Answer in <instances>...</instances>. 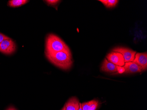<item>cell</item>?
<instances>
[{"label":"cell","mask_w":147,"mask_h":110,"mask_svg":"<svg viewBox=\"0 0 147 110\" xmlns=\"http://www.w3.org/2000/svg\"><path fill=\"white\" fill-rule=\"evenodd\" d=\"M123 67L125 68V73H135L142 72L144 71L141 67L134 62L125 63Z\"/></svg>","instance_id":"cell-7"},{"label":"cell","mask_w":147,"mask_h":110,"mask_svg":"<svg viewBox=\"0 0 147 110\" xmlns=\"http://www.w3.org/2000/svg\"><path fill=\"white\" fill-rule=\"evenodd\" d=\"M6 110H16V109L15 108H14V107H13L11 106L9 107Z\"/></svg>","instance_id":"cell-17"},{"label":"cell","mask_w":147,"mask_h":110,"mask_svg":"<svg viewBox=\"0 0 147 110\" xmlns=\"http://www.w3.org/2000/svg\"><path fill=\"white\" fill-rule=\"evenodd\" d=\"M62 110H66V108H65V106H64L63 107V109H62Z\"/></svg>","instance_id":"cell-19"},{"label":"cell","mask_w":147,"mask_h":110,"mask_svg":"<svg viewBox=\"0 0 147 110\" xmlns=\"http://www.w3.org/2000/svg\"><path fill=\"white\" fill-rule=\"evenodd\" d=\"M113 52L120 53L123 57L124 62L128 63L133 62L135 58L136 52L133 51L128 48L118 47L113 49Z\"/></svg>","instance_id":"cell-4"},{"label":"cell","mask_w":147,"mask_h":110,"mask_svg":"<svg viewBox=\"0 0 147 110\" xmlns=\"http://www.w3.org/2000/svg\"><path fill=\"white\" fill-rule=\"evenodd\" d=\"M27 0H11L9 1L8 5L13 8H16L25 5L29 2Z\"/></svg>","instance_id":"cell-10"},{"label":"cell","mask_w":147,"mask_h":110,"mask_svg":"<svg viewBox=\"0 0 147 110\" xmlns=\"http://www.w3.org/2000/svg\"><path fill=\"white\" fill-rule=\"evenodd\" d=\"M45 54L51 63L63 70H69L72 66V57L71 51H61L51 53H45Z\"/></svg>","instance_id":"cell-1"},{"label":"cell","mask_w":147,"mask_h":110,"mask_svg":"<svg viewBox=\"0 0 147 110\" xmlns=\"http://www.w3.org/2000/svg\"><path fill=\"white\" fill-rule=\"evenodd\" d=\"M117 72L119 74L124 73L125 72V68L123 67L117 66Z\"/></svg>","instance_id":"cell-15"},{"label":"cell","mask_w":147,"mask_h":110,"mask_svg":"<svg viewBox=\"0 0 147 110\" xmlns=\"http://www.w3.org/2000/svg\"><path fill=\"white\" fill-rule=\"evenodd\" d=\"M78 110H82V109L81 104V103H79V108Z\"/></svg>","instance_id":"cell-18"},{"label":"cell","mask_w":147,"mask_h":110,"mask_svg":"<svg viewBox=\"0 0 147 110\" xmlns=\"http://www.w3.org/2000/svg\"><path fill=\"white\" fill-rule=\"evenodd\" d=\"M9 38L8 37V36H6V35H5L4 34L0 33V43H1L3 40H4Z\"/></svg>","instance_id":"cell-16"},{"label":"cell","mask_w":147,"mask_h":110,"mask_svg":"<svg viewBox=\"0 0 147 110\" xmlns=\"http://www.w3.org/2000/svg\"><path fill=\"white\" fill-rule=\"evenodd\" d=\"M79 103L78 99L74 97L70 98L64 106L66 110H78Z\"/></svg>","instance_id":"cell-9"},{"label":"cell","mask_w":147,"mask_h":110,"mask_svg":"<svg viewBox=\"0 0 147 110\" xmlns=\"http://www.w3.org/2000/svg\"><path fill=\"white\" fill-rule=\"evenodd\" d=\"M61 51L70 52L71 50L67 45L58 36L53 34H48L45 40V53H51Z\"/></svg>","instance_id":"cell-2"},{"label":"cell","mask_w":147,"mask_h":110,"mask_svg":"<svg viewBox=\"0 0 147 110\" xmlns=\"http://www.w3.org/2000/svg\"><path fill=\"white\" fill-rule=\"evenodd\" d=\"M16 49L15 43L10 38L4 40L0 43V52L5 54H12L15 52Z\"/></svg>","instance_id":"cell-3"},{"label":"cell","mask_w":147,"mask_h":110,"mask_svg":"<svg viewBox=\"0 0 147 110\" xmlns=\"http://www.w3.org/2000/svg\"><path fill=\"white\" fill-rule=\"evenodd\" d=\"M99 105V102L96 100H92L89 102L88 110H96Z\"/></svg>","instance_id":"cell-12"},{"label":"cell","mask_w":147,"mask_h":110,"mask_svg":"<svg viewBox=\"0 0 147 110\" xmlns=\"http://www.w3.org/2000/svg\"><path fill=\"white\" fill-rule=\"evenodd\" d=\"M99 1H100L102 4H104V5L107 8H114L116 6L117 3L119 2V1L116 0H100Z\"/></svg>","instance_id":"cell-11"},{"label":"cell","mask_w":147,"mask_h":110,"mask_svg":"<svg viewBox=\"0 0 147 110\" xmlns=\"http://www.w3.org/2000/svg\"><path fill=\"white\" fill-rule=\"evenodd\" d=\"M45 1L49 5L54 6L56 5L61 1L58 0H47V1Z\"/></svg>","instance_id":"cell-13"},{"label":"cell","mask_w":147,"mask_h":110,"mask_svg":"<svg viewBox=\"0 0 147 110\" xmlns=\"http://www.w3.org/2000/svg\"><path fill=\"white\" fill-rule=\"evenodd\" d=\"M100 70L102 72L113 73L117 72V66L109 62L107 59H105L102 63L100 68Z\"/></svg>","instance_id":"cell-8"},{"label":"cell","mask_w":147,"mask_h":110,"mask_svg":"<svg viewBox=\"0 0 147 110\" xmlns=\"http://www.w3.org/2000/svg\"><path fill=\"white\" fill-rule=\"evenodd\" d=\"M141 67L144 71L147 68V53H136L135 58L133 61Z\"/></svg>","instance_id":"cell-6"},{"label":"cell","mask_w":147,"mask_h":110,"mask_svg":"<svg viewBox=\"0 0 147 110\" xmlns=\"http://www.w3.org/2000/svg\"><path fill=\"white\" fill-rule=\"evenodd\" d=\"M82 109V110H88V106H89V102L83 103L81 104Z\"/></svg>","instance_id":"cell-14"},{"label":"cell","mask_w":147,"mask_h":110,"mask_svg":"<svg viewBox=\"0 0 147 110\" xmlns=\"http://www.w3.org/2000/svg\"><path fill=\"white\" fill-rule=\"evenodd\" d=\"M107 59L109 62L116 65L123 67L125 65L123 57L121 53L113 52L109 53L107 56Z\"/></svg>","instance_id":"cell-5"}]
</instances>
